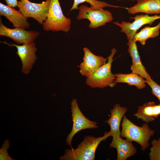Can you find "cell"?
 I'll list each match as a JSON object with an SVG mask.
<instances>
[{
  "label": "cell",
  "mask_w": 160,
  "mask_h": 160,
  "mask_svg": "<svg viewBox=\"0 0 160 160\" xmlns=\"http://www.w3.org/2000/svg\"><path fill=\"white\" fill-rule=\"evenodd\" d=\"M110 136V131L104 133L102 137H95L90 135L85 136L82 141L73 149L65 150V154L59 158L60 160H94L96 150L100 143Z\"/></svg>",
  "instance_id": "cell-1"
},
{
  "label": "cell",
  "mask_w": 160,
  "mask_h": 160,
  "mask_svg": "<svg viewBox=\"0 0 160 160\" xmlns=\"http://www.w3.org/2000/svg\"><path fill=\"white\" fill-rule=\"evenodd\" d=\"M121 125L120 137H125L138 143L141 146V149L144 151L150 145L149 143L155 131L151 129L146 123L139 126L131 122L125 115Z\"/></svg>",
  "instance_id": "cell-2"
},
{
  "label": "cell",
  "mask_w": 160,
  "mask_h": 160,
  "mask_svg": "<svg viewBox=\"0 0 160 160\" xmlns=\"http://www.w3.org/2000/svg\"><path fill=\"white\" fill-rule=\"evenodd\" d=\"M71 24V19L63 15L59 0H51L47 19L42 24L44 30L67 33Z\"/></svg>",
  "instance_id": "cell-3"
},
{
  "label": "cell",
  "mask_w": 160,
  "mask_h": 160,
  "mask_svg": "<svg viewBox=\"0 0 160 160\" xmlns=\"http://www.w3.org/2000/svg\"><path fill=\"white\" fill-rule=\"evenodd\" d=\"M116 52V48H112L110 55L107 57V63L91 76L87 78L86 83L88 86L92 88L102 89L108 86L113 87L116 85L114 82L116 78L111 72V67L114 60L113 57Z\"/></svg>",
  "instance_id": "cell-4"
},
{
  "label": "cell",
  "mask_w": 160,
  "mask_h": 160,
  "mask_svg": "<svg viewBox=\"0 0 160 160\" xmlns=\"http://www.w3.org/2000/svg\"><path fill=\"white\" fill-rule=\"evenodd\" d=\"M79 12L76 17L78 20L87 19L90 23L88 27L95 29L105 25L113 20L112 13L103 8H94L82 5L79 7Z\"/></svg>",
  "instance_id": "cell-5"
},
{
  "label": "cell",
  "mask_w": 160,
  "mask_h": 160,
  "mask_svg": "<svg viewBox=\"0 0 160 160\" xmlns=\"http://www.w3.org/2000/svg\"><path fill=\"white\" fill-rule=\"evenodd\" d=\"M73 125L71 131L66 139L67 144L71 147V141L73 136L79 131L88 129H95L98 127L97 122L89 120L86 118L80 109L76 99H72L71 102Z\"/></svg>",
  "instance_id": "cell-6"
},
{
  "label": "cell",
  "mask_w": 160,
  "mask_h": 160,
  "mask_svg": "<svg viewBox=\"0 0 160 160\" xmlns=\"http://www.w3.org/2000/svg\"><path fill=\"white\" fill-rule=\"evenodd\" d=\"M50 0L36 3L28 0H20L18 1L17 7L26 17L32 18L42 25L47 19Z\"/></svg>",
  "instance_id": "cell-7"
},
{
  "label": "cell",
  "mask_w": 160,
  "mask_h": 160,
  "mask_svg": "<svg viewBox=\"0 0 160 160\" xmlns=\"http://www.w3.org/2000/svg\"><path fill=\"white\" fill-rule=\"evenodd\" d=\"M130 18L134 20L133 22L131 23L125 21L121 23L117 22H113L114 24L121 28L120 31L126 34L128 40L133 39L137 31L143 26L147 24L151 25L156 20L160 19V15L150 16L148 14H141Z\"/></svg>",
  "instance_id": "cell-8"
},
{
  "label": "cell",
  "mask_w": 160,
  "mask_h": 160,
  "mask_svg": "<svg viewBox=\"0 0 160 160\" xmlns=\"http://www.w3.org/2000/svg\"><path fill=\"white\" fill-rule=\"evenodd\" d=\"M83 50V61L79 66V71L81 75L88 78L104 65L108 59L95 55L87 47L84 48Z\"/></svg>",
  "instance_id": "cell-9"
},
{
  "label": "cell",
  "mask_w": 160,
  "mask_h": 160,
  "mask_svg": "<svg viewBox=\"0 0 160 160\" xmlns=\"http://www.w3.org/2000/svg\"><path fill=\"white\" fill-rule=\"evenodd\" d=\"M5 44L17 48V54L22 63V71L25 74L28 73L37 58L35 54L37 49L35 43L33 42L21 45L12 43L9 44L5 42Z\"/></svg>",
  "instance_id": "cell-10"
},
{
  "label": "cell",
  "mask_w": 160,
  "mask_h": 160,
  "mask_svg": "<svg viewBox=\"0 0 160 160\" xmlns=\"http://www.w3.org/2000/svg\"><path fill=\"white\" fill-rule=\"evenodd\" d=\"M0 35L10 38L18 45L33 42L39 35L38 32L27 31L21 28H9L5 26L0 19Z\"/></svg>",
  "instance_id": "cell-11"
},
{
  "label": "cell",
  "mask_w": 160,
  "mask_h": 160,
  "mask_svg": "<svg viewBox=\"0 0 160 160\" xmlns=\"http://www.w3.org/2000/svg\"><path fill=\"white\" fill-rule=\"evenodd\" d=\"M0 15L11 22L15 28L26 29L29 28L30 25L27 21V18L20 10H17L1 3H0Z\"/></svg>",
  "instance_id": "cell-12"
},
{
  "label": "cell",
  "mask_w": 160,
  "mask_h": 160,
  "mask_svg": "<svg viewBox=\"0 0 160 160\" xmlns=\"http://www.w3.org/2000/svg\"><path fill=\"white\" fill-rule=\"evenodd\" d=\"M136 41L134 38L128 40V52L132 58L131 69L132 72L136 73L147 80L152 79L143 65L137 50Z\"/></svg>",
  "instance_id": "cell-13"
},
{
  "label": "cell",
  "mask_w": 160,
  "mask_h": 160,
  "mask_svg": "<svg viewBox=\"0 0 160 160\" xmlns=\"http://www.w3.org/2000/svg\"><path fill=\"white\" fill-rule=\"evenodd\" d=\"M132 142L127 139H123L121 137L113 138L110 147L116 149L117 160H126L137 153V149Z\"/></svg>",
  "instance_id": "cell-14"
},
{
  "label": "cell",
  "mask_w": 160,
  "mask_h": 160,
  "mask_svg": "<svg viewBox=\"0 0 160 160\" xmlns=\"http://www.w3.org/2000/svg\"><path fill=\"white\" fill-rule=\"evenodd\" d=\"M128 110L126 107H122L119 104L115 105L113 108L110 110V117L105 122L109 125L110 136L112 137L113 138L120 137V126L121 122Z\"/></svg>",
  "instance_id": "cell-15"
},
{
  "label": "cell",
  "mask_w": 160,
  "mask_h": 160,
  "mask_svg": "<svg viewBox=\"0 0 160 160\" xmlns=\"http://www.w3.org/2000/svg\"><path fill=\"white\" fill-rule=\"evenodd\" d=\"M160 116V104L156 105L153 102L144 103L138 107L133 116L145 123L151 122Z\"/></svg>",
  "instance_id": "cell-16"
},
{
  "label": "cell",
  "mask_w": 160,
  "mask_h": 160,
  "mask_svg": "<svg viewBox=\"0 0 160 160\" xmlns=\"http://www.w3.org/2000/svg\"><path fill=\"white\" fill-rule=\"evenodd\" d=\"M127 9L129 13L132 15L139 12L160 15V0H137L136 4Z\"/></svg>",
  "instance_id": "cell-17"
},
{
  "label": "cell",
  "mask_w": 160,
  "mask_h": 160,
  "mask_svg": "<svg viewBox=\"0 0 160 160\" xmlns=\"http://www.w3.org/2000/svg\"><path fill=\"white\" fill-rule=\"evenodd\" d=\"M114 82L127 83L129 86H134L139 89H142L146 86L145 80L137 74L132 72L128 74L117 73L114 74Z\"/></svg>",
  "instance_id": "cell-18"
},
{
  "label": "cell",
  "mask_w": 160,
  "mask_h": 160,
  "mask_svg": "<svg viewBox=\"0 0 160 160\" xmlns=\"http://www.w3.org/2000/svg\"><path fill=\"white\" fill-rule=\"evenodd\" d=\"M160 29V22L154 27L145 26L135 34L134 38L136 41H138L144 45L146 40L148 38H155L159 35Z\"/></svg>",
  "instance_id": "cell-19"
},
{
  "label": "cell",
  "mask_w": 160,
  "mask_h": 160,
  "mask_svg": "<svg viewBox=\"0 0 160 160\" xmlns=\"http://www.w3.org/2000/svg\"><path fill=\"white\" fill-rule=\"evenodd\" d=\"M84 2H87L90 4L91 7L94 8H103L105 7L123 8L119 6L111 5L105 1L97 0H73V4L70 9V11L78 9L79 5Z\"/></svg>",
  "instance_id": "cell-20"
},
{
  "label": "cell",
  "mask_w": 160,
  "mask_h": 160,
  "mask_svg": "<svg viewBox=\"0 0 160 160\" xmlns=\"http://www.w3.org/2000/svg\"><path fill=\"white\" fill-rule=\"evenodd\" d=\"M151 147L148 155L151 160H160V136L157 140L151 141Z\"/></svg>",
  "instance_id": "cell-21"
},
{
  "label": "cell",
  "mask_w": 160,
  "mask_h": 160,
  "mask_svg": "<svg viewBox=\"0 0 160 160\" xmlns=\"http://www.w3.org/2000/svg\"><path fill=\"white\" fill-rule=\"evenodd\" d=\"M9 141L7 140H5L3 143L2 148L0 149V160H15L10 157L8 153L7 150L9 147Z\"/></svg>",
  "instance_id": "cell-22"
},
{
  "label": "cell",
  "mask_w": 160,
  "mask_h": 160,
  "mask_svg": "<svg viewBox=\"0 0 160 160\" xmlns=\"http://www.w3.org/2000/svg\"><path fill=\"white\" fill-rule=\"evenodd\" d=\"M145 83L147 84L151 89L152 94L158 99L160 104V85L152 79L151 80H145Z\"/></svg>",
  "instance_id": "cell-23"
},
{
  "label": "cell",
  "mask_w": 160,
  "mask_h": 160,
  "mask_svg": "<svg viewBox=\"0 0 160 160\" xmlns=\"http://www.w3.org/2000/svg\"><path fill=\"white\" fill-rule=\"evenodd\" d=\"M7 6L11 7H17L18 1L17 0H4Z\"/></svg>",
  "instance_id": "cell-24"
},
{
  "label": "cell",
  "mask_w": 160,
  "mask_h": 160,
  "mask_svg": "<svg viewBox=\"0 0 160 160\" xmlns=\"http://www.w3.org/2000/svg\"><path fill=\"white\" fill-rule=\"evenodd\" d=\"M117 0L119 1V0ZM132 0V1H135V0Z\"/></svg>",
  "instance_id": "cell-25"
},
{
  "label": "cell",
  "mask_w": 160,
  "mask_h": 160,
  "mask_svg": "<svg viewBox=\"0 0 160 160\" xmlns=\"http://www.w3.org/2000/svg\"></svg>",
  "instance_id": "cell-26"
}]
</instances>
